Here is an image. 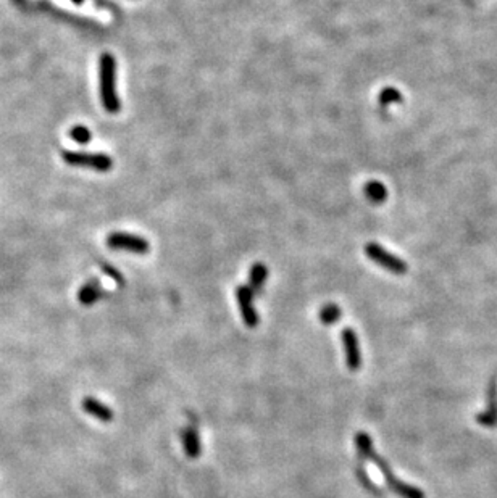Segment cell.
<instances>
[{
	"label": "cell",
	"instance_id": "obj_9",
	"mask_svg": "<svg viewBox=\"0 0 497 498\" xmlns=\"http://www.w3.org/2000/svg\"><path fill=\"white\" fill-rule=\"evenodd\" d=\"M182 444H184V452L189 458H197L200 455V442L197 432L192 427L182 431Z\"/></svg>",
	"mask_w": 497,
	"mask_h": 498
},
{
	"label": "cell",
	"instance_id": "obj_14",
	"mask_svg": "<svg viewBox=\"0 0 497 498\" xmlns=\"http://www.w3.org/2000/svg\"><path fill=\"white\" fill-rule=\"evenodd\" d=\"M70 138H72L76 144L86 145V144H89V140H91L92 134H91V131L86 128V126L76 124L70 129Z\"/></svg>",
	"mask_w": 497,
	"mask_h": 498
},
{
	"label": "cell",
	"instance_id": "obj_3",
	"mask_svg": "<svg viewBox=\"0 0 497 498\" xmlns=\"http://www.w3.org/2000/svg\"><path fill=\"white\" fill-rule=\"evenodd\" d=\"M62 158L65 163L72 166H86L92 170L105 173L110 171L114 162L107 153H86V152H72V150H63Z\"/></svg>",
	"mask_w": 497,
	"mask_h": 498
},
{
	"label": "cell",
	"instance_id": "obj_5",
	"mask_svg": "<svg viewBox=\"0 0 497 498\" xmlns=\"http://www.w3.org/2000/svg\"><path fill=\"white\" fill-rule=\"evenodd\" d=\"M107 246L115 250H128L134 253L149 252V242L145 239L125 232H112L107 239Z\"/></svg>",
	"mask_w": 497,
	"mask_h": 498
},
{
	"label": "cell",
	"instance_id": "obj_7",
	"mask_svg": "<svg viewBox=\"0 0 497 498\" xmlns=\"http://www.w3.org/2000/svg\"><path fill=\"white\" fill-rule=\"evenodd\" d=\"M342 344H344L346 350V361L349 369H359L360 365H362V356H360V349H359V340L357 336H355L354 329L346 327L342 331Z\"/></svg>",
	"mask_w": 497,
	"mask_h": 498
},
{
	"label": "cell",
	"instance_id": "obj_15",
	"mask_svg": "<svg viewBox=\"0 0 497 498\" xmlns=\"http://www.w3.org/2000/svg\"><path fill=\"white\" fill-rule=\"evenodd\" d=\"M402 100V94L394 87H384L379 94V103L381 105H391V103H399Z\"/></svg>",
	"mask_w": 497,
	"mask_h": 498
},
{
	"label": "cell",
	"instance_id": "obj_1",
	"mask_svg": "<svg viewBox=\"0 0 497 498\" xmlns=\"http://www.w3.org/2000/svg\"><path fill=\"white\" fill-rule=\"evenodd\" d=\"M355 444H357V450H359L360 457L365 459H372V462H374V464L381 469L383 476H384V479H386L388 486L391 487V490H394L397 495H401L404 498H425V493L421 492L420 488L412 487V486H409V484L401 482L399 479L394 477V474L391 471V468L388 466V463L384 462L381 457H378V455L374 453L372 439H370L368 434L360 432V434H357V437H355Z\"/></svg>",
	"mask_w": 497,
	"mask_h": 498
},
{
	"label": "cell",
	"instance_id": "obj_10",
	"mask_svg": "<svg viewBox=\"0 0 497 498\" xmlns=\"http://www.w3.org/2000/svg\"><path fill=\"white\" fill-rule=\"evenodd\" d=\"M102 295V289L98 285V281H89V283L84 285V288L79 289L78 292V300L83 305H92L97 302Z\"/></svg>",
	"mask_w": 497,
	"mask_h": 498
},
{
	"label": "cell",
	"instance_id": "obj_4",
	"mask_svg": "<svg viewBox=\"0 0 497 498\" xmlns=\"http://www.w3.org/2000/svg\"><path fill=\"white\" fill-rule=\"evenodd\" d=\"M365 253H367V257L370 258V260L374 261L379 266H383L384 270L394 272V274H405L407 268H409L404 260H401L399 257L392 255V253L384 250V248L377 242L367 243V247H365Z\"/></svg>",
	"mask_w": 497,
	"mask_h": 498
},
{
	"label": "cell",
	"instance_id": "obj_8",
	"mask_svg": "<svg viewBox=\"0 0 497 498\" xmlns=\"http://www.w3.org/2000/svg\"><path fill=\"white\" fill-rule=\"evenodd\" d=\"M83 410L86 411L87 415L97 418V420H101L104 422H109V421L114 420V411H112V408L104 405L102 402L96 400L94 397L84 398V400H83Z\"/></svg>",
	"mask_w": 497,
	"mask_h": 498
},
{
	"label": "cell",
	"instance_id": "obj_2",
	"mask_svg": "<svg viewBox=\"0 0 497 498\" xmlns=\"http://www.w3.org/2000/svg\"><path fill=\"white\" fill-rule=\"evenodd\" d=\"M116 62L114 55L104 54L98 65V76H101V98L102 105L109 113L120 111L121 103L116 96Z\"/></svg>",
	"mask_w": 497,
	"mask_h": 498
},
{
	"label": "cell",
	"instance_id": "obj_16",
	"mask_svg": "<svg viewBox=\"0 0 497 498\" xmlns=\"http://www.w3.org/2000/svg\"><path fill=\"white\" fill-rule=\"evenodd\" d=\"M104 272H105V274H109L110 276V278H114L115 281H116V283H118V284H121V283H123V276H121L120 274V272L118 271H116L115 270V268H112L110 265H104Z\"/></svg>",
	"mask_w": 497,
	"mask_h": 498
},
{
	"label": "cell",
	"instance_id": "obj_17",
	"mask_svg": "<svg viewBox=\"0 0 497 498\" xmlns=\"http://www.w3.org/2000/svg\"><path fill=\"white\" fill-rule=\"evenodd\" d=\"M72 2H73V3H76V6H79V3H83L84 0H72Z\"/></svg>",
	"mask_w": 497,
	"mask_h": 498
},
{
	"label": "cell",
	"instance_id": "obj_12",
	"mask_svg": "<svg viewBox=\"0 0 497 498\" xmlns=\"http://www.w3.org/2000/svg\"><path fill=\"white\" fill-rule=\"evenodd\" d=\"M365 195H367L368 200H372L373 204H381V202L386 200L388 191L381 182L370 181L368 184L365 186Z\"/></svg>",
	"mask_w": 497,
	"mask_h": 498
},
{
	"label": "cell",
	"instance_id": "obj_6",
	"mask_svg": "<svg viewBox=\"0 0 497 498\" xmlns=\"http://www.w3.org/2000/svg\"><path fill=\"white\" fill-rule=\"evenodd\" d=\"M236 299L239 302V307H241V314L244 323L247 324L248 327H255L259 324V314H257L254 308V290H252L248 285H241L236 290Z\"/></svg>",
	"mask_w": 497,
	"mask_h": 498
},
{
	"label": "cell",
	"instance_id": "obj_13",
	"mask_svg": "<svg viewBox=\"0 0 497 498\" xmlns=\"http://www.w3.org/2000/svg\"><path fill=\"white\" fill-rule=\"evenodd\" d=\"M341 308L335 303H328L321 308L320 312V319L323 324H335L337 319L341 318Z\"/></svg>",
	"mask_w": 497,
	"mask_h": 498
},
{
	"label": "cell",
	"instance_id": "obj_11",
	"mask_svg": "<svg viewBox=\"0 0 497 498\" xmlns=\"http://www.w3.org/2000/svg\"><path fill=\"white\" fill-rule=\"evenodd\" d=\"M266 276H268V270H266L264 263H255L251 270V278H248L251 279V283H248L251 285H248V288L254 290V292H260L265 285Z\"/></svg>",
	"mask_w": 497,
	"mask_h": 498
}]
</instances>
